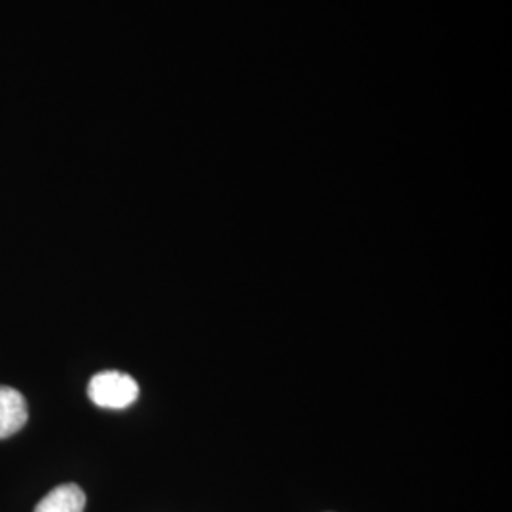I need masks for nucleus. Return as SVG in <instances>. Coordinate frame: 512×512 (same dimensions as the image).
I'll use <instances>...</instances> for the list:
<instances>
[{"instance_id": "obj_3", "label": "nucleus", "mask_w": 512, "mask_h": 512, "mask_svg": "<svg viewBox=\"0 0 512 512\" xmlns=\"http://www.w3.org/2000/svg\"><path fill=\"white\" fill-rule=\"evenodd\" d=\"M86 494L76 484H61L38 501L35 512H84Z\"/></svg>"}, {"instance_id": "obj_2", "label": "nucleus", "mask_w": 512, "mask_h": 512, "mask_svg": "<svg viewBox=\"0 0 512 512\" xmlns=\"http://www.w3.org/2000/svg\"><path fill=\"white\" fill-rule=\"evenodd\" d=\"M29 420V408L18 389L0 385V440L8 439L23 429Z\"/></svg>"}, {"instance_id": "obj_1", "label": "nucleus", "mask_w": 512, "mask_h": 512, "mask_svg": "<svg viewBox=\"0 0 512 512\" xmlns=\"http://www.w3.org/2000/svg\"><path fill=\"white\" fill-rule=\"evenodd\" d=\"M88 395L93 404L110 410H124L129 404L135 403L139 397V385L124 372L107 370L95 374L90 385Z\"/></svg>"}]
</instances>
